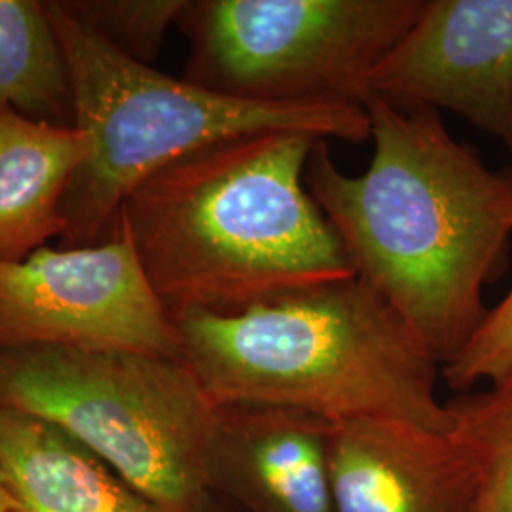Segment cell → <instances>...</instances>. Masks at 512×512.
<instances>
[{"label": "cell", "instance_id": "1", "mask_svg": "<svg viewBox=\"0 0 512 512\" xmlns=\"http://www.w3.org/2000/svg\"><path fill=\"white\" fill-rule=\"evenodd\" d=\"M372 160L349 175L317 141L306 186L351 268L416 332L440 368L484 323V289L507 270L512 169L494 171L433 109L368 103Z\"/></svg>", "mask_w": 512, "mask_h": 512}, {"label": "cell", "instance_id": "2", "mask_svg": "<svg viewBox=\"0 0 512 512\" xmlns=\"http://www.w3.org/2000/svg\"><path fill=\"white\" fill-rule=\"evenodd\" d=\"M317 141L298 131L220 141L129 196L118 224L171 315L247 310L355 275L306 186Z\"/></svg>", "mask_w": 512, "mask_h": 512}, {"label": "cell", "instance_id": "3", "mask_svg": "<svg viewBox=\"0 0 512 512\" xmlns=\"http://www.w3.org/2000/svg\"><path fill=\"white\" fill-rule=\"evenodd\" d=\"M181 359L220 404H268L336 423L452 431L439 363L382 294L353 275L232 313L171 315Z\"/></svg>", "mask_w": 512, "mask_h": 512}, {"label": "cell", "instance_id": "4", "mask_svg": "<svg viewBox=\"0 0 512 512\" xmlns=\"http://www.w3.org/2000/svg\"><path fill=\"white\" fill-rule=\"evenodd\" d=\"M73 90L74 126L90 156L63 202L65 247L112 238L129 196L152 175L220 141L298 131L325 141H370L368 110L346 105H268L211 92L122 54L63 2H44Z\"/></svg>", "mask_w": 512, "mask_h": 512}, {"label": "cell", "instance_id": "5", "mask_svg": "<svg viewBox=\"0 0 512 512\" xmlns=\"http://www.w3.org/2000/svg\"><path fill=\"white\" fill-rule=\"evenodd\" d=\"M0 406L52 421L165 511H194L211 497L222 406L183 359L0 349Z\"/></svg>", "mask_w": 512, "mask_h": 512}, {"label": "cell", "instance_id": "6", "mask_svg": "<svg viewBox=\"0 0 512 512\" xmlns=\"http://www.w3.org/2000/svg\"><path fill=\"white\" fill-rule=\"evenodd\" d=\"M425 2L186 0V80L253 103L366 109L376 69Z\"/></svg>", "mask_w": 512, "mask_h": 512}, {"label": "cell", "instance_id": "7", "mask_svg": "<svg viewBox=\"0 0 512 512\" xmlns=\"http://www.w3.org/2000/svg\"><path fill=\"white\" fill-rule=\"evenodd\" d=\"M133 351L181 359L171 313L128 232L0 260V349Z\"/></svg>", "mask_w": 512, "mask_h": 512}, {"label": "cell", "instance_id": "8", "mask_svg": "<svg viewBox=\"0 0 512 512\" xmlns=\"http://www.w3.org/2000/svg\"><path fill=\"white\" fill-rule=\"evenodd\" d=\"M372 93L399 109L450 110L512 158V0H427Z\"/></svg>", "mask_w": 512, "mask_h": 512}, {"label": "cell", "instance_id": "9", "mask_svg": "<svg viewBox=\"0 0 512 512\" xmlns=\"http://www.w3.org/2000/svg\"><path fill=\"white\" fill-rule=\"evenodd\" d=\"M329 467L334 512H475V471L454 429L336 421Z\"/></svg>", "mask_w": 512, "mask_h": 512}, {"label": "cell", "instance_id": "10", "mask_svg": "<svg viewBox=\"0 0 512 512\" xmlns=\"http://www.w3.org/2000/svg\"><path fill=\"white\" fill-rule=\"evenodd\" d=\"M330 421L268 404L222 406L211 490L247 512H334Z\"/></svg>", "mask_w": 512, "mask_h": 512}, {"label": "cell", "instance_id": "11", "mask_svg": "<svg viewBox=\"0 0 512 512\" xmlns=\"http://www.w3.org/2000/svg\"><path fill=\"white\" fill-rule=\"evenodd\" d=\"M0 469L14 512H169L52 421L0 406Z\"/></svg>", "mask_w": 512, "mask_h": 512}, {"label": "cell", "instance_id": "12", "mask_svg": "<svg viewBox=\"0 0 512 512\" xmlns=\"http://www.w3.org/2000/svg\"><path fill=\"white\" fill-rule=\"evenodd\" d=\"M88 156L82 129L0 110V260H23L63 238V202Z\"/></svg>", "mask_w": 512, "mask_h": 512}, {"label": "cell", "instance_id": "13", "mask_svg": "<svg viewBox=\"0 0 512 512\" xmlns=\"http://www.w3.org/2000/svg\"><path fill=\"white\" fill-rule=\"evenodd\" d=\"M74 126L73 90L44 2L0 0V110Z\"/></svg>", "mask_w": 512, "mask_h": 512}, {"label": "cell", "instance_id": "14", "mask_svg": "<svg viewBox=\"0 0 512 512\" xmlns=\"http://www.w3.org/2000/svg\"><path fill=\"white\" fill-rule=\"evenodd\" d=\"M450 408L475 471V512H512V372Z\"/></svg>", "mask_w": 512, "mask_h": 512}, {"label": "cell", "instance_id": "15", "mask_svg": "<svg viewBox=\"0 0 512 512\" xmlns=\"http://www.w3.org/2000/svg\"><path fill=\"white\" fill-rule=\"evenodd\" d=\"M110 46L150 65L160 54L165 33L183 14L186 0H61Z\"/></svg>", "mask_w": 512, "mask_h": 512}, {"label": "cell", "instance_id": "16", "mask_svg": "<svg viewBox=\"0 0 512 512\" xmlns=\"http://www.w3.org/2000/svg\"><path fill=\"white\" fill-rule=\"evenodd\" d=\"M512 372V287L488 315L469 344L450 365L442 368V378L452 389L469 391L476 385L499 382Z\"/></svg>", "mask_w": 512, "mask_h": 512}, {"label": "cell", "instance_id": "17", "mask_svg": "<svg viewBox=\"0 0 512 512\" xmlns=\"http://www.w3.org/2000/svg\"><path fill=\"white\" fill-rule=\"evenodd\" d=\"M0 512H14V499L6 486L2 469H0Z\"/></svg>", "mask_w": 512, "mask_h": 512}, {"label": "cell", "instance_id": "18", "mask_svg": "<svg viewBox=\"0 0 512 512\" xmlns=\"http://www.w3.org/2000/svg\"><path fill=\"white\" fill-rule=\"evenodd\" d=\"M190 512H217L215 511V507H213V505H211V497H209V499H207V501H203L202 505H200V507H196V509H194V511H190Z\"/></svg>", "mask_w": 512, "mask_h": 512}]
</instances>
